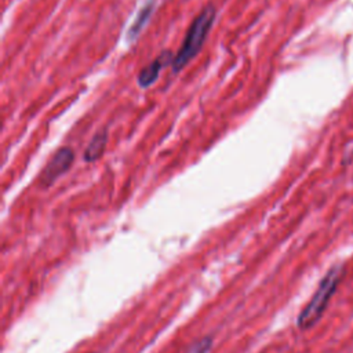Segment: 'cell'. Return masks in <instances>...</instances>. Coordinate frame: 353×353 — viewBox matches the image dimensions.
Segmentation results:
<instances>
[{"label":"cell","mask_w":353,"mask_h":353,"mask_svg":"<svg viewBox=\"0 0 353 353\" xmlns=\"http://www.w3.org/2000/svg\"><path fill=\"white\" fill-rule=\"evenodd\" d=\"M91 353H98V352H91Z\"/></svg>","instance_id":"ba28073f"},{"label":"cell","mask_w":353,"mask_h":353,"mask_svg":"<svg viewBox=\"0 0 353 353\" xmlns=\"http://www.w3.org/2000/svg\"><path fill=\"white\" fill-rule=\"evenodd\" d=\"M216 17V8L212 4L205 6L200 14L193 19V22L190 23L185 40L179 48V51L176 52V55L174 57L172 61V72H179L183 66L188 65V62H190L201 50L208 32L211 30L214 21Z\"/></svg>","instance_id":"7a4b0ae2"},{"label":"cell","mask_w":353,"mask_h":353,"mask_svg":"<svg viewBox=\"0 0 353 353\" xmlns=\"http://www.w3.org/2000/svg\"><path fill=\"white\" fill-rule=\"evenodd\" d=\"M174 61V57L170 51H164L161 52L156 59H153L148 66H145L139 74H138V84L139 87L142 88H146V87H150L157 79H159V74L161 72V69L168 65V63H172Z\"/></svg>","instance_id":"277c9868"},{"label":"cell","mask_w":353,"mask_h":353,"mask_svg":"<svg viewBox=\"0 0 353 353\" xmlns=\"http://www.w3.org/2000/svg\"><path fill=\"white\" fill-rule=\"evenodd\" d=\"M153 8H154L153 0H150L149 3H146V4L142 7V10H141L139 14L137 15L134 23H132L131 28H130L128 39L135 37V36L142 30V28L145 26V23L149 21V18H150V15H152V12H153Z\"/></svg>","instance_id":"8992f818"},{"label":"cell","mask_w":353,"mask_h":353,"mask_svg":"<svg viewBox=\"0 0 353 353\" xmlns=\"http://www.w3.org/2000/svg\"><path fill=\"white\" fill-rule=\"evenodd\" d=\"M342 273H343V266L339 263L338 265L335 263L323 276L310 301L305 305V307L301 310V313L296 317V325L301 331H307L320 321L332 295L338 288V284L342 279Z\"/></svg>","instance_id":"6da1fadb"},{"label":"cell","mask_w":353,"mask_h":353,"mask_svg":"<svg viewBox=\"0 0 353 353\" xmlns=\"http://www.w3.org/2000/svg\"><path fill=\"white\" fill-rule=\"evenodd\" d=\"M74 161V152L70 148H61L46 164L43 171L39 175V183L43 188H50L59 176L69 171Z\"/></svg>","instance_id":"3957f363"},{"label":"cell","mask_w":353,"mask_h":353,"mask_svg":"<svg viewBox=\"0 0 353 353\" xmlns=\"http://www.w3.org/2000/svg\"><path fill=\"white\" fill-rule=\"evenodd\" d=\"M106 143H108V128H102V130H99V131L91 138L88 146H87L85 150H84L83 160H84L85 163H94V161H97L98 159H101L102 154H103V152H105Z\"/></svg>","instance_id":"5b68a950"},{"label":"cell","mask_w":353,"mask_h":353,"mask_svg":"<svg viewBox=\"0 0 353 353\" xmlns=\"http://www.w3.org/2000/svg\"><path fill=\"white\" fill-rule=\"evenodd\" d=\"M214 339L210 335H205L197 341H194L189 347L185 350V353H208L212 347Z\"/></svg>","instance_id":"52a82bcc"}]
</instances>
